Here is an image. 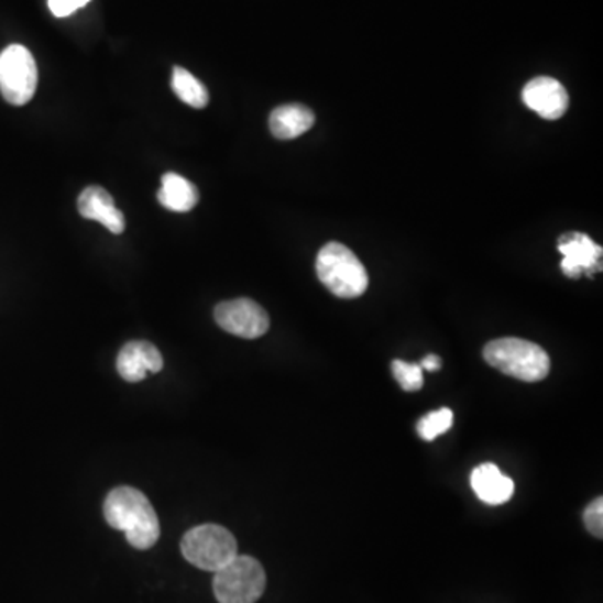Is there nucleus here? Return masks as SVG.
Here are the masks:
<instances>
[{"mask_svg": "<svg viewBox=\"0 0 603 603\" xmlns=\"http://www.w3.org/2000/svg\"><path fill=\"white\" fill-rule=\"evenodd\" d=\"M105 518L111 528L123 531L128 544L136 550L155 547L162 534L155 508L136 487H114L106 496Z\"/></svg>", "mask_w": 603, "mask_h": 603, "instance_id": "1", "label": "nucleus"}, {"mask_svg": "<svg viewBox=\"0 0 603 603\" xmlns=\"http://www.w3.org/2000/svg\"><path fill=\"white\" fill-rule=\"evenodd\" d=\"M483 355L492 368L525 383H540L550 372V358L545 349L516 337L490 342L484 346Z\"/></svg>", "mask_w": 603, "mask_h": 603, "instance_id": "2", "label": "nucleus"}, {"mask_svg": "<svg viewBox=\"0 0 603 603\" xmlns=\"http://www.w3.org/2000/svg\"><path fill=\"white\" fill-rule=\"evenodd\" d=\"M319 281L336 297H361L369 287V275L361 260L348 246L330 242L320 250L316 262Z\"/></svg>", "mask_w": 603, "mask_h": 603, "instance_id": "3", "label": "nucleus"}, {"mask_svg": "<svg viewBox=\"0 0 603 603\" xmlns=\"http://www.w3.org/2000/svg\"><path fill=\"white\" fill-rule=\"evenodd\" d=\"M186 560L205 572H218L239 555L235 537L220 525H200L186 531L182 540Z\"/></svg>", "mask_w": 603, "mask_h": 603, "instance_id": "4", "label": "nucleus"}, {"mask_svg": "<svg viewBox=\"0 0 603 603\" xmlns=\"http://www.w3.org/2000/svg\"><path fill=\"white\" fill-rule=\"evenodd\" d=\"M267 577L255 558L237 555L223 569L215 572V599L220 603H255L263 595Z\"/></svg>", "mask_w": 603, "mask_h": 603, "instance_id": "5", "label": "nucleus"}, {"mask_svg": "<svg viewBox=\"0 0 603 603\" xmlns=\"http://www.w3.org/2000/svg\"><path fill=\"white\" fill-rule=\"evenodd\" d=\"M37 89V64L31 51L12 44L0 53V92L12 106H24Z\"/></svg>", "mask_w": 603, "mask_h": 603, "instance_id": "6", "label": "nucleus"}, {"mask_svg": "<svg viewBox=\"0 0 603 603\" xmlns=\"http://www.w3.org/2000/svg\"><path fill=\"white\" fill-rule=\"evenodd\" d=\"M215 320L224 332L242 339H259L271 327L268 314L250 298L221 302L215 307Z\"/></svg>", "mask_w": 603, "mask_h": 603, "instance_id": "7", "label": "nucleus"}, {"mask_svg": "<svg viewBox=\"0 0 603 603\" xmlns=\"http://www.w3.org/2000/svg\"><path fill=\"white\" fill-rule=\"evenodd\" d=\"M523 102L544 120H560L569 109V92L557 79L540 76L531 79L522 92Z\"/></svg>", "mask_w": 603, "mask_h": 603, "instance_id": "8", "label": "nucleus"}, {"mask_svg": "<svg viewBox=\"0 0 603 603\" xmlns=\"http://www.w3.org/2000/svg\"><path fill=\"white\" fill-rule=\"evenodd\" d=\"M558 250L563 255L561 271L567 277L579 278L600 271L602 246L596 245L589 235L567 233L558 242Z\"/></svg>", "mask_w": 603, "mask_h": 603, "instance_id": "9", "label": "nucleus"}, {"mask_svg": "<svg viewBox=\"0 0 603 603\" xmlns=\"http://www.w3.org/2000/svg\"><path fill=\"white\" fill-rule=\"evenodd\" d=\"M117 369L127 383H141L147 372L156 374L162 371L163 358L151 342H128L118 354Z\"/></svg>", "mask_w": 603, "mask_h": 603, "instance_id": "10", "label": "nucleus"}, {"mask_svg": "<svg viewBox=\"0 0 603 603\" xmlns=\"http://www.w3.org/2000/svg\"><path fill=\"white\" fill-rule=\"evenodd\" d=\"M79 213L88 220L99 221L109 232L121 235L127 229L124 215L118 210L111 195L101 186H88L78 200Z\"/></svg>", "mask_w": 603, "mask_h": 603, "instance_id": "11", "label": "nucleus"}, {"mask_svg": "<svg viewBox=\"0 0 603 603\" xmlns=\"http://www.w3.org/2000/svg\"><path fill=\"white\" fill-rule=\"evenodd\" d=\"M471 486L478 498L487 505H503L512 500L515 492V483L492 463L481 464L473 471Z\"/></svg>", "mask_w": 603, "mask_h": 603, "instance_id": "12", "label": "nucleus"}, {"mask_svg": "<svg viewBox=\"0 0 603 603\" xmlns=\"http://www.w3.org/2000/svg\"><path fill=\"white\" fill-rule=\"evenodd\" d=\"M268 123L277 140H295L314 127L316 114L304 105H284L272 111Z\"/></svg>", "mask_w": 603, "mask_h": 603, "instance_id": "13", "label": "nucleus"}, {"mask_svg": "<svg viewBox=\"0 0 603 603\" xmlns=\"http://www.w3.org/2000/svg\"><path fill=\"white\" fill-rule=\"evenodd\" d=\"M197 186L188 179L183 178L178 173H165L162 178V188L158 191V201L166 210L176 213H186L197 207Z\"/></svg>", "mask_w": 603, "mask_h": 603, "instance_id": "14", "label": "nucleus"}, {"mask_svg": "<svg viewBox=\"0 0 603 603\" xmlns=\"http://www.w3.org/2000/svg\"><path fill=\"white\" fill-rule=\"evenodd\" d=\"M172 88L175 95L191 108H205L210 99L208 89L195 78L194 74L179 66L173 69Z\"/></svg>", "mask_w": 603, "mask_h": 603, "instance_id": "15", "label": "nucleus"}, {"mask_svg": "<svg viewBox=\"0 0 603 603\" xmlns=\"http://www.w3.org/2000/svg\"><path fill=\"white\" fill-rule=\"evenodd\" d=\"M452 426V410L448 407L429 413L418 423V432L426 441H432L438 436L445 435Z\"/></svg>", "mask_w": 603, "mask_h": 603, "instance_id": "16", "label": "nucleus"}, {"mask_svg": "<svg viewBox=\"0 0 603 603\" xmlns=\"http://www.w3.org/2000/svg\"><path fill=\"white\" fill-rule=\"evenodd\" d=\"M394 380L401 384L404 391H419L425 386L423 369L419 364H409V362H393Z\"/></svg>", "mask_w": 603, "mask_h": 603, "instance_id": "17", "label": "nucleus"}, {"mask_svg": "<svg viewBox=\"0 0 603 603\" xmlns=\"http://www.w3.org/2000/svg\"><path fill=\"white\" fill-rule=\"evenodd\" d=\"M583 522H585L586 530L593 535V537H603V500L596 498L586 506L583 512Z\"/></svg>", "mask_w": 603, "mask_h": 603, "instance_id": "18", "label": "nucleus"}, {"mask_svg": "<svg viewBox=\"0 0 603 603\" xmlns=\"http://www.w3.org/2000/svg\"><path fill=\"white\" fill-rule=\"evenodd\" d=\"M89 2L91 0H50V9L56 18H67Z\"/></svg>", "mask_w": 603, "mask_h": 603, "instance_id": "19", "label": "nucleus"}, {"mask_svg": "<svg viewBox=\"0 0 603 603\" xmlns=\"http://www.w3.org/2000/svg\"><path fill=\"white\" fill-rule=\"evenodd\" d=\"M421 369H425V371L435 372L439 371L441 369V359L438 358L436 354H429L428 358L423 359L421 361Z\"/></svg>", "mask_w": 603, "mask_h": 603, "instance_id": "20", "label": "nucleus"}]
</instances>
